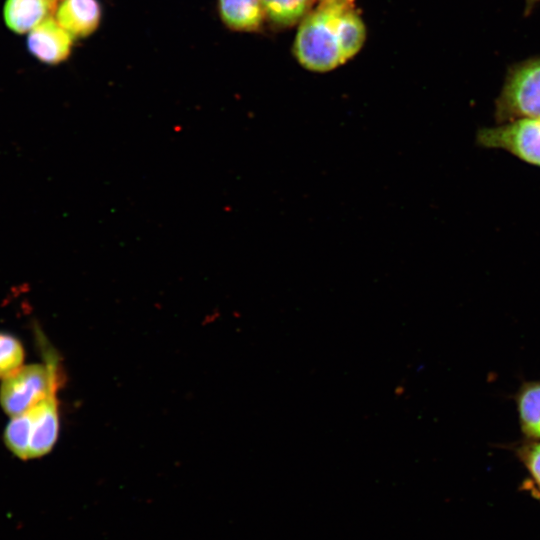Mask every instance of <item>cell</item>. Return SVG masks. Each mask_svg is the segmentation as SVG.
Segmentation results:
<instances>
[{
	"label": "cell",
	"instance_id": "6",
	"mask_svg": "<svg viewBox=\"0 0 540 540\" xmlns=\"http://www.w3.org/2000/svg\"><path fill=\"white\" fill-rule=\"evenodd\" d=\"M74 39L55 18L49 17L29 32L27 48L39 61L56 65L70 56Z\"/></svg>",
	"mask_w": 540,
	"mask_h": 540
},
{
	"label": "cell",
	"instance_id": "4",
	"mask_svg": "<svg viewBox=\"0 0 540 540\" xmlns=\"http://www.w3.org/2000/svg\"><path fill=\"white\" fill-rule=\"evenodd\" d=\"M498 124L519 119H540V57H533L508 68L495 101Z\"/></svg>",
	"mask_w": 540,
	"mask_h": 540
},
{
	"label": "cell",
	"instance_id": "7",
	"mask_svg": "<svg viewBox=\"0 0 540 540\" xmlns=\"http://www.w3.org/2000/svg\"><path fill=\"white\" fill-rule=\"evenodd\" d=\"M99 0H61L55 9V19L74 38L94 33L101 22Z\"/></svg>",
	"mask_w": 540,
	"mask_h": 540
},
{
	"label": "cell",
	"instance_id": "11",
	"mask_svg": "<svg viewBox=\"0 0 540 540\" xmlns=\"http://www.w3.org/2000/svg\"><path fill=\"white\" fill-rule=\"evenodd\" d=\"M519 419L523 432L540 438V382L524 385L517 397Z\"/></svg>",
	"mask_w": 540,
	"mask_h": 540
},
{
	"label": "cell",
	"instance_id": "9",
	"mask_svg": "<svg viewBox=\"0 0 540 540\" xmlns=\"http://www.w3.org/2000/svg\"><path fill=\"white\" fill-rule=\"evenodd\" d=\"M223 24L236 32H260L266 22L261 0H217Z\"/></svg>",
	"mask_w": 540,
	"mask_h": 540
},
{
	"label": "cell",
	"instance_id": "12",
	"mask_svg": "<svg viewBox=\"0 0 540 540\" xmlns=\"http://www.w3.org/2000/svg\"><path fill=\"white\" fill-rule=\"evenodd\" d=\"M24 348L13 335L0 332V380L17 372L24 362Z\"/></svg>",
	"mask_w": 540,
	"mask_h": 540
},
{
	"label": "cell",
	"instance_id": "2",
	"mask_svg": "<svg viewBox=\"0 0 540 540\" xmlns=\"http://www.w3.org/2000/svg\"><path fill=\"white\" fill-rule=\"evenodd\" d=\"M43 363L22 366L17 372L2 380L0 404L11 417L20 415L53 392H58L64 375L55 351L40 343Z\"/></svg>",
	"mask_w": 540,
	"mask_h": 540
},
{
	"label": "cell",
	"instance_id": "5",
	"mask_svg": "<svg viewBox=\"0 0 540 540\" xmlns=\"http://www.w3.org/2000/svg\"><path fill=\"white\" fill-rule=\"evenodd\" d=\"M476 143L483 148L507 151L525 163L540 167V119H519L481 128Z\"/></svg>",
	"mask_w": 540,
	"mask_h": 540
},
{
	"label": "cell",
	"instance_id": "8",
	"mask_svg": "<svg viewBox=\"0 0 540 540\" xmlns=\"http://www.w3.org/2000/svg\"><path fill=\"white\" fill-rule=\"evenodd\" d=\"M57 0H6L3 9L7 27L25 34L55 13Z\"/></svg>",
	"mask_w": 540,
	"mask_h": 540
},
{
	"label": "cell",
	"instance_id": "3",
	"mask_svg": "<svg viewBox=\"0 0 540 540\" xmlns=\"http://www.w3.org/2000/svg\"><path fill=\"white\" fill-rule=\"evenodd\" d=\"M57 393H51L28 411L11 417L4 431V443L16 457L39 458L54 447L60 427Z\"/></svg>",
	"mask_w": 540,
	"mask_h": 540
},
{
	"label": "cell",
	"instance_id": "1",
	"mask_svg": "<svg viewBox=\"0 0 540 540\" xmlns=\"http://www.w3.org/2000/svg\"><path fill=\"white\" fill-rule=\"evenodd\" d=\"M366 34L355 0H319L298 24L292 53L306 70L329 72L360 52Z\"/></svg>",
	"mask_w": 540,
	"mask_h": 540
},
{
	"label": "cell",
	"instance_id": "10",
	"mask_svg": "<svg viewBox=\"0 0 540 540\" xmlns=\"http://www.w3.org/2000/svg\"><path fill=\"white\" fill-rule=\"evenodd\" d=\"M266 22L282 30L298 25L317 0H261Z\"/></svg>",
	"mask_w": 540,
	"mask_h": 540
},
{
	"label": "cell",
	"instance_id": "13",
	"mask_svg": "<svg viewBox=\"0 0 540 540\" xmlns=\"http://www.w3.org/2000/svg\"><path fill=\"white\" fill-rule=\"evenodd\" d=\"M523 459L533 485L540 494V443L527 447L523 452Z\"/></svg>",
	"mask_w": 540,
	"mask_h": 540
},
{
	"label": "cell",
	"instance_id": "14",
	"mask_svg": "<svg viewBox=\"0 0 540 540\" xmlns=\"http://www.w3.org/2000/svg\"><path fill=\"white\" fill-rule=\"evenodd\" d=\"M540 0H525V10H526V15L529 14V12L532 11V9L534 8V6L539 2Z\"/></svg>",
	"mask_w": 540,
	"mask_h": 540
}]
</instances>
